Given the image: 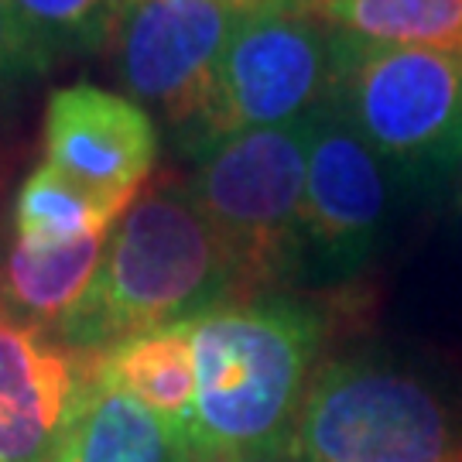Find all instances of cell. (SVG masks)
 Returning <instances> with one entry per match:
<instances>
[{"instance_id": "cell-6", "label": "cell", "mask_w": 462, "mask_h": 462, "mask_svg": "<svg viewBox=\"0 0 462 462\" xmlns=\"http://www.w3.org/2000/svg\"><path fill=\"white\" fill-rule=\"evenodd\" d=\"M339 69V32L312 7L264 0L236 24L202 114L189 127L206 151L261 127H288L326 110Z\"/></svg>"}, {"instance_id": "cell-15", "label": "cell", "mask_w": 462, "mask_h": 462, "mask_svg": "<svg viewBox=\"0 0 462 462\" xmlns=\"http://www.w3.org/2000/svg\"><path fill=\"white\" fill-rule=\"evenodd\" d=\"M309 7L336 32L360 42L462 59V0H315Z\"/></svg>"}, {"instance_id": "cell-9", "label": "cell", "mask_w": 462, "mask_h": 462, "mask_svg": "<svg viewBox=\"0 0 462 462\" xmlns=\"http://www.w3.org/2000/svg\"><path fill=\"white\" fill-rule=\"evenodd\" d=\"M158 131L141 103L93 83L55 89L45 110V165L114 199L144 192Z\"/></svg>"}, {"instance_id": "cell-3", "label": "cell", "mask_w": 462, "mask_h": 462, "mask_svg": "<svg viewBox=\"0 0 462 462\" xmlns=\"http://www.w3.org/2000/svg\"><path fill=\"white\" fill-rule=\"evenodd\" d=\"M298 462H462V377L383 356H326L298 414Z\"/></svg>"}, {"instance_id": "cell-11", "label": "cell", "mask_w": 462, "mask_h": 462, "mask_svg": "<svg viewBox=\"0 0 462 462\" xmlns=\"http://www.w3.org/2000/svg\"><path fill=\"white\" fill-rule=\"evenodd\" d=\"M89 360V356H86ZM51 462H196L179 431L89 374Z\"/></svg>"}, {"instance_id": "cell-13", "label": "cell", "mask_w": 462, "mask_h": 462, "mask_svg": "<svg viewBox=\"0 0 462 462\" xmlns=\"http://www.w3.org/2000/svg\"><path fill=\"white\" fill-rule=\"evenodd\" d=\"M106 236H89L69 247H28L14 240L4 264V298L14 319L55 329L97 278Z\"/></svg>"}, {"instance_id": "cell-19", "label": "cell", "mask_w": 462, "mask_h": 462, "mask_svg": "<svg viewBox=\"0 0 462 462\" xmlns=\"http://www.w3.org/2000/svg\"><path fill=\"white\" fill-rule=\"evenodd\" d=\"M281 4H298V7H309V4H315V0H281Z\"/></svg>"}, {"instance_id": "cell-14", "label": "cell", "mask_w": 462, "mask_h": 462, "mask_svg": "<svg viewBox=\"0 0 462 462\" xmlns=\"http://www.w3.org/2000/svg\"><path fill=\"white\" fill-rule=\"evenodd\" d=\"M131 206V199L93 192L42 162L14 199V240L28 247H69L106 236Z\"/></svg>"}, {"instance_id": "cell-8", "label": "cell", "mask_w": 462, "mask_h": 462, "mask_svg": "<svg viewBox=\"0 0 462 462\" xmlns=\"http://www.w3.org/2000/svg\"><path fill=\"white\" fill-rule=\"evenodd\" d=\"M387 206V162L332 106L319 110L301 202V274L312 271L326 281L356 274L377 247Z\"/></svg>"}, {"instance_id": "cell-18", "label": "cell", "mask_w": 462, "mask_h": 462, "mask_svg": "<svg viewBox=\"0 0 462 462\" xmlns=\"http://www.w3.org/2000/svg\"><path fill=\"white\" fill-rule=\"evenodd\" d=\"M233 462H298L291 452H274V456H257V459H233Z\"/></svg>"}, {"instance_id": "cell-2", "label": "cell", "mask_w": 462, "mask_h": 462, "mask_svg": "<svg viewBox=\"0 0 462 462\" xmlns=\"http://www.w3.org/2000/svg\"><path fill=\"white\" fill-rule=\"evenodd\" d=\"M250 298L236 261L199 213L185 182H158L120 216L93 284L51 336L103 353L137 336L189 326L209 309Z\"/></svg>"}, {"instance_id": "cell-5", "label": "cell", "mask_w": 462, "mask_h": 462, "mask_svg": "<svg viewBox=\"0 0 462 462\" xmlns=\"http://www.w3.org/2000/svg\"><path fill=\"white\" fill-rule=\"evenodd\" d=\"M329 106L408 179H442L462 165L459 55L374 45L339 32Z\"/></svg>"}, {"instance_id": "cell-17", "label": "cell", "mask_w": 462, "mask_h": 462, "mask_svg": "<svg viewBox=\"0 0 462 462\" xmlns=\"http://www.w3.org/2000/svg\"><path fill=\"white\" fill-rule=\"evenodd\" d=\"M51 59L34 45V38L17 21L11 0H0V89L42 76Z\"/></svg>"}, {"instance_id": "cell-4", "label": "cell", "mask_w": 462, "mask_h": 462, "mask_svg": "<svg viewBox=\"0 0 462 462\" xmlns=\"http://www.w3.org/2000/svg\"><path fill=\"white\" fill-rule=\"evenodd\" d=\"M312 116L226 137L196 154L189 196L236 261L247 295L301 274V202Z\"/></svg>"}, {"instance_id": "cell-16", "label": "cell", "mask_w": 462, "mask_h": 462, "mask_svg": "<svg viewBox=\"0 0 462 462\" xmlns=\"http://www.w3.org/2000/svg\"><path fill=\"white\" fill-rule=\"evenodd\" d=\"M17 21L49 55H89L110 49L124 0H11Z\"/></svg>"}, {"instance_id": "cell-1", "label": "cell", "mask_w": 462, "mask_h": 462, "mask_svg": "<svg viewBox=\"0 0 462 462\" xmlns=\"http://www.w3.org/2000/svg\"><path fill=\"white\" fill-rule=\"evenodd\" d=\"M332 319L284 291L226 301L189 322L196 414L185 442L196 462L288 452L298 414L326 364Z\"/></svg>"}, {"instance_id": "cell-7", "label": "cell", "mask_w": 462, "mask_h": 462, "mask_svg": "<svg viewBox=\"0 0 462 462\" xmlns=\"http://www.w3.org/2000/svg\"><path fill=\"white\" fill-rule=\"evenodd\" d=\"M257 4L264 0H124L110 38L116 83L189 131L236 24Z\"/></svg>"}, {"instance_id": "cell-10", "label": "cell", "mask_w": 462, "mask_h": 462, "mask_svg": "<svg viewBox=\"0 0 462 462\" xmlns=\"http://www.w3.org/2000/svg\"><path fill=\"white\" fill-rule=\"evenodd\" d=\"M86 383V353L0 312V462L55 459Z\"/></svg>"}, {"instance_id": "cell-12", "label": "cell", "mask_w": 462, "mask_h": 462, "mask_svg": "<svg viewBox=\"0 0 462 462\" xmlns=\"http://www.w3.org/2000/svg\"><path fill=\"white\" fill-rule=\"evenodd\" d=\"M86 356L93 380L134 397L185 439L196 414V349L189 326L137 336Z\"/></svg>"}]
</instances>
